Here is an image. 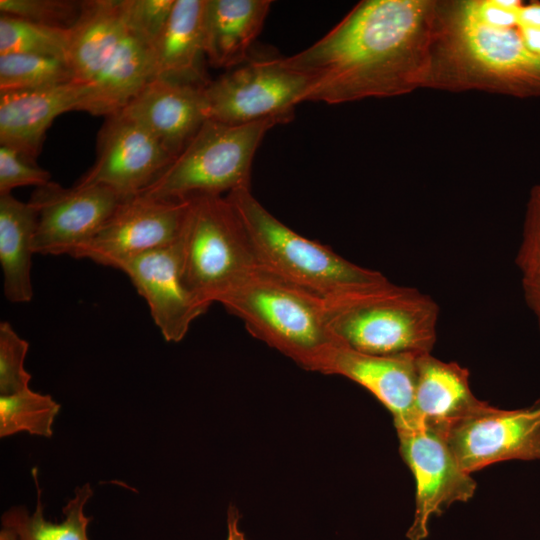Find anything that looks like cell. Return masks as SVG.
Listing matches in <instances>:
<instances>
[{"label":"cell","mask_w":540,"mask_h":540,"mask_svg":"<svg viewBox=\"0 0 540 540\" xmlns=\"http://www.w3.org/2000/svg\"><path fill=\"white\" fill-rule=\"evenodd\" d=\"M437 0H364L307 49L283 58L309 78L305 101L340 104L426 88Z\"/></svg>","instance_id":"6da1fadb"},{"label":"cell","mask_w":540,"mask_h":540,"mask_svg":"<svg viewBox=\"0 0 540 540\" xmlns=\"http://www.w3.org/2000/svg\"><path fill=\"white\" fill-rule=\"evenodd\" d=\"M537 25L520 0H437L426 88L540 97Z\"/></svg>","instance_id":"7a4b0ae2"},{"label":"cell","mask_w":540,"mask_h":540,"mask_svg":"<svg viewBox=\"0 0 540 540\" xmlns=\"http://www.w3.org/2000/svg\"><path fill=\"white\" fill-rule=\"evenodd\" d=\"M250 334L300 367L322 372L340 342L328 327L324 298L257 265L218 301Z\"/></svg>","instance_id":"3957f363"},{"label":"cell","mask_w":540,"mask_h":540,"mask_svg":"<svg viewBox=\"0 0 540 540\" xmlns=\"http://www.w3.org/2000/svg\"><path fill=\"white\" fill-rule=\"evenodd\" d=\"M328 327L342 344L379 356L431 353L439 306L388 279L324 299Z\"/></svg>","instance_id":"277c9868"},{"label":"cell","mask_w":540,"mask_h":540,"mask_svg":"<svg viewBox=\"0 0 540 540\" xmlns=\"http://www.w3.org/2000/svg\"><path fill=\"white\" fill-rule=\"evenodd\" d=\"M239 217L259 265L324 299L383 282L380 272L361 267L273 216L250 188L226 196Z\"/></svg>","instance_id":"5b68a950"},{"label":"cell","mask_w":540,"mask_h":540,"mask_svg":"<svg viewBox=\"0 0 540 540\" xmlns=\"http://www.w3.org/2000/svg\"><path fill=\"white\" fill-rule=\"evenodd\" d=\"M290 117L246 124L206 120L164 171L138 194L162 200H187L250 188L254 155L266 132Z\"/></svg>","instance_id":"8992f818"},{"label":"cell","mask_w":540,"mask_h":540,"mask_svg":"<svg viewBox=\"0 0 540 540\" xmlns=\"http://www.w3.org/2000/svg\"><path fill=\"white\" fill-rule=\"evenodd\" d=\"M189 200L178 239L185 283L209 308L258 265L234 208L221 195Z\"/></svg>","instance_id":"52a82bcc"},{"label":"cell","mask_w":540,"mask_h":540,"mask_svg":"<svg viewBox=\"0 0 540 540\" xmlns=\"http://www.w3.org/2000/svg\"><path fill=\"white\" fill-rule=\"evenodd\" d=\"M309 85V78L288 67L283 58L249 60L203 86L206 119L246 124L293 118Z\"/></svg>","instance_id":"ba28073f"},{"label":"cell","mask_w":540,"mask_h":540,"mask_svg":"<svg viewBox=\"0 0 540 540\" xmlns=\"http://www.w3.org/2000/svg\"><path fill=\"white\" fill-rule=\"evenodd\" d=\"M459 466L468 474L507 460H540V398L519 409L483 401L445 433Z\"/></svg>","instance_id":"9c48e42d"},{"label":"cell","mask_w":540,"mask_h":540,"mask_svg":"<svg viewBox=\"0 0 540 540\" xmlns=\"http://www.w3.org/2000/svg\"><path fill=\"white\" fill-rule=\"evenodd\" d=\"M124 198L102 185L37 188L29 201L37 210L34 252L79 258Z\"/></svg>","instance_id":"30bf717a"},{"label":"cell","mask_w":540,"mask_h":540,"mask_svg":"<svg viewBox=\"0 0 540 540\" xmlns=\"http://www.w3.org/2000/svg\"><path fill=\"white\" fill-rule=\"evenodd\" d=\"M399 452L416 482L415 513L406 536L424 540L428 522L455 502H467L476 490L471 474L459 466L445 434L418 424L397 429Z\"/></svg>","instance_id":"8fae6325"},{"label":"cell","mask_w":540,"mask_h":540,"mask_svg":"<svg viewBox=\"0 0 540 540\" xmlns=\"http://www.w3.org/2000/svg\"><path fill=\"white\" fill-rule=\"evenodd\" d=\"M189 200L125 197L79 258L119 269L128 259L178 241Z\"/></svg>","instance_id":"7c38bea8"},{"label":"cell","mask_w":540,"mask_h":540,"mask_svg":"<svg viewBox=\"0 0 540 540\" xmlns=\"http://www.w3.org/2000/svg\"><path fill=\"white\" fill-rule=\"evenodd\" d=\"M174 157L146 128L117 113L99 131L93 166L75 185L106 186L123 197L150 185Z\"/></svg>","instance_id":"4fadbf2b"},{"label":"cell","mask_w":540,"mask_h":540,"mask_svg":"<svg viewBox=\"0 0 540 540\" xmlns=\"http://www.w3.org/2000/svg\"><path fill=\"white\" fill-rule=\"evenodd\" d=\"M118 270L129 277L145 299L167 342H180L193 321L208 310L185 283L178 241L132 257Z\"/></svg>","instance_id":"5bb4252c"},{"label":"cell","mask_w":540,"mask_h":540,"mask_svg":"<svg viewBox=\"0 0 540 540\" xmlns=\"http://www.w3.org/2000/svg\"><path fill=\"white\" fill-rule=\"evenodd\" d=\"M204 85L153 78L119 113L146 128L175 158L207 120Z\"/></svg>","instance_id":"9a60e30c"},{"label":"cell","mask_w":540,"mask_h":540,"mask_svg":"<svg viewBox=\"0 0 540 540\" xmlns=\"http://www.w3.org/2000/svg\"><path fill=\"white\" fill-rule=\"evenodd\" d=\"M415 358L371 355L339 343L321 373L340 375L361 385L392 414L396 430L412 428L418 425L413 404Z\"/></svg>","instance_id":"2e32d148"},{"label":"cell","mask_w":540,"mask_h":540,"mask_svg":"<svg viewBox=\"0 0 540 540\" xmlns=\"http://www.w3.org/2000/svg\"><path fill=\"white\" fill-rule=\"evenodd\" d=\"M86 84L68 83L0 92V144L36 160L45 134L63 113L79 111Z\"/></svg>","instance_id":"e0dca14e"},{"label":"cell","mask_w":540,"mask_h":540,"mask_svg":"<svg viewBox=\"0 0 540 540\" xmlns=\"http://www.w3.org/2000/svg\"><path fill=\"white\" fill-rule=\"evenodd\" d=\"M482 402L471 391L468 369L431 353L416 356L413 404L418 424L445 434Z\"/></svg>","instance_id":"ac0fdd59"},{"label":"cell","mask_w":540,"mask_h":540,"mask_svg":"<svg viewBox=\"0 0 540 540\" xmlns=\"http://www.w3.org/2000/svg\"><path fill=\"white\" fill-rule=\"evenodd\" d=\"M268 0H206L204 55L215 68L232 69L249 51L270 10Z\"/></svg>","instance_id":"d6986e66"},{"label":"cell","mask_w":540,"mask_h":540,"mask_svg":"<svg viewBox=\"0 0 540 540\" xmlns=\"http://www.w3.org/2000/svg\"><path fill=\"white\" fill-rule=\"evenodd\" d=\"M151 52L150 46L129 31L86 84L79 111L105 118L122 111L152 79Z\"/></svg>","instance_id":"ffe728a7"},{"label":"cell","mask_w":540,"mask_h":540,"mask_svg":"<svg viewBox=\"0 0 540 540\" xmlns=\"http://www.w3.org/2000/svg\"><path fill=\"white\" fill-rule=\"evenodd\" d=\"M206 0H175L170 17L151 48L152 79L204 85L200 61L204 55Z\"/></svg>","instance_id":"44dd1931"},{"label":"cell","mask_w":540,"mask_h":540,"mask_svg":"<svg viewBox=\"0 0 540 540\" xmlns=\"http://www.w3.org/2000/svg\"><path fill=\"white\" fill-rule=\"evenodd\" d=\"M123 0L83 1L70 28L67 62L74 81L89 83L128 34Z\"/></svg>","instance_id":"7402d4cb"},{"label":"cell","mask_w":540,"mask_h":540,"mask_svg":"<svg viewBox=\"0 0 540 540\" xmlns=\"http://www.w3.org/2000/svg\"><path fill=\"white\" fill-rule=\"evenodd\" d=\"M37 210L12 193L0 195V264L3 291L12 303H27L33 297L31 264Z\"/></svg>","instance_id":"603a6c76"},{"label":"cell","mask_w":540,"mask_h":540,"mask_svg":"<svg viewBox=\"0 0 540 540\" xmlns=\"http://www.w3.org/2000/svg\"><path fill=\"white\" fill-rule=\"evenodd\" d=\"M37 490V504L33 513L24 507H12L1 517L2 527L12 530L17 540H89L87 529L91 517L84 507L93 490L88 483L75 489V495L63 507L64 520L60 523L48 521L44 516L37 469L32 470Z\"/></svg>","instance_id":"cb8c5ba5"},{"label":"cell","mask_w":540,"mask_h":540,"mask_svg":"<svg viewBox=\"0 0 540 540\" xmlns=\"http://www.w3.org/2000/svg\"><path fill=\"white\" fill-rule=\"evenodd\" d=\"M74 81L65 59L25 53L0 55V92L40 89Z\"/></svg>","instance_id":"d4e9b609"},{"label":"cell","mask_w":540,"mask_h":540,"mask_svg":"<svg viewBox=\"0 0 540 540\" xmlns=\"http://www.w3.org/2000/svg\"><path fill=\"white\" fill-rule=\"evenodd\" d=\"M60 405L50 396L26 388L0 396V436L18 432L50 437Z\"/></svg>","instance_id":"484cf974"},{"label":"cell","mask_w":540,"mask_h":540,"mask_svg":"<svg viewBox=\"0 0 540 540\" xmlns=\"http://www.w3.org/2000/svg\"><path fill=\"white\" fill-rule=\"evenodd\" d=\"M69 41L70 29L51 27L10 15H0V55L25 53L66 60Z\"/></svg>","instance_id":"4316f807"},{"label":"cell","mask_w":540,"mask_h":540,"mask_svg":"<svg viewBox=\"0 0 540 540\" xmlns=\"http://www.w3.org/2000/svg\"><path fill=\"white\" fill-rule=\"evenodd\" d=\"M82 3L70 0H0V12L51 27L70 29L79 18Z\"/></svg>","instance_id":"83f0119b"},{"label":"cell","mask_w":540,"mask_h":540,"mask_svg":"<svg viewBox=\"0 0 540 540\" xmlns=\"http://www.w3.org/2000/svg\"><path fill=\"white\" fill-rule=\"evenodd\" d=\"M29 343L12 325L0 323V394L11 395L29 388L31 375L24 368Z\"/></svg>","instance_id":"f1b7e54d"},{"label":"cell","mask_w":540,"mask_h":540,"mask_svg":"<svg viewBox=\"0 0 540 540\" xmlns=\"http://www.w3.org/2000/svg\"><path fill=\"white\" fill-rule=\"evenodd\" d=\"M128 29L151 48L161 35L175 0H123Z\"/></svg>","instance_id":"f546056e"},{"label":"cell","mask_w":540,"mask_h":540,"mask_svg":"<svg viewBox=\"0 0 540 540\" xmlns=\"http://www.w3.org/2000/svg\"><path fill=\"white\" fill-rule=\"evenodd\" d=\"M515 263L522 280L540 278V184L529 195Z\"/></svg>","instance_id":"4dcf8cb0"},{"label":"cell","mask_w":540,"mask_h":540,"mask_svg":"<svg viewBox=\"0 0 540 540\" xmlns=\"http://www.w3.org/2000/svg\"><path fill=\"white\" fill-rule=\"evenodd\" d=\"M52 182L49 171L18 151L0 145V195L22 186L43 187Z\"/></svg>","instance_id":"1f68e13d"},{"label":"cell","mask_w":540,"mask_h":540,"mask_svg":"<svg viewBox=\"0 0 540 540\" xmlns=\"http://www.w3.org/2000/svg\"><path fill=\"white\" fill-rule=\"evenodd\" d=\"M525 302L533 313L540 329V278L522 280Z\"/></svg>","instance_id":"d6a6232c"},{"label":"cell","mask_w":540,"mask_h":540,"mask_svg":"<svg viewBox=\"0 0 540 540\" xmlns=\"http://www.w3.org/2000/svg\"><path fill=\"white\" fill-rule=\"evenodd\" d=\"M239 512L234 506H230L227 512V538L226 540H247L244 533L239 529Z\"/></svg>","instance_id":"836d02e7"},{"label":"cell","mask_w":540,"mask_h":540,"mask_svg":"<svg viewBox=\"0 0 540 540\" xmlns=\"http://www.w3.org/2000/svg\"><path fill=\"white\" fill-rule=\"evenodd\" d=\"M0 540H17V537L12 530L2 527L0 531Z\"/></svg>","instance_id":"e575fe53"}]
</instances>
